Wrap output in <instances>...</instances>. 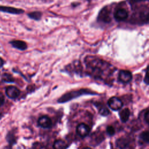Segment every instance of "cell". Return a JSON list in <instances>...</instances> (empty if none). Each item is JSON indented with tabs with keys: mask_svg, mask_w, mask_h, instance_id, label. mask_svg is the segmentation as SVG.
I'll return each mask as SVG.
<instances>
[{
	"mask_svg": "<svg viewBox=\"0 0 149 149\" xmlns=\"http://www.w3.org/2000/svg\"><path fill=\"white\" fill-rule=\"evenodd\" d=\"M5 102V98L3 94L0 91V107H2Z\"/></svg>",
	"mask_w": 149,
	"mask_h": 149,
	"instance_id": "22",
	"label": "cell"
},
{
	"mask_svg": "<svg viewBox=\"0 0 149 149\" xmlns=\"http://www.w3.org/2000/svg\"><path fill=\"white\" fill-rule=\"evenodd\" d=\"M0 12L8 13L12 15H20L24 13V10L20 8H16L12 6L0 5Z\"/></svg>",
	"mask_w": 149,
	"mask_h": 149,
	"instance_id": "8",
	"label": "cell"
},
{
	"mask_svg": "<svg viewBox=\"0 0 149 149\" xmlns=\"http://www.w3.org/2000/svg\"><path fill=\"white\" fill-rule=\"evenodd\" d=\"M109 107L113 111L119 110L123 107V102L120 99L116 97L110 98L108 101Z\"/></svg>",
	"mask_w": 149,
	"mask_h": 149,
	"instance_id": "7",
	"label": "cell"
},
{
	"mask_svg": "<svg viewBox=\"0 0 149 149\" xmlns=\"http://www.w3.org/2000/svg\"><path fill=\"white\" fill-rule=\"evenodd\" d=\"M68 147V145L66 144V143L61 139H58L55 141L53 145L54 149H66Z\"/></svg>",
	"mask_w": 149,
	"mask_h": 149,
	"instance_id": "17",
	"label": "cell"
},
{
	"mask_svg": "<svg viewBox=\"0 0 149 149\" xmlns=\"http://www.w3.org/2000/svg\"><path fill=\"white\" fill-rule=\"evenodd\" d=\"M130 115V110L128 108H125L119 112V117L122 122H126L128 120Z\"/></svg>",
	"mask_w": 149,
	"mask_h": 149,
	"instance_id": "15",
	"label": "cell"
},
{
	"mask_svg": "<svg viewBox=\"0 0 149 149\" xmlns=\"http://www.w3.org/2000/svg\"><path fill=\"white\" fill-rule=\"evenodd\" d=\"M82 149H92V148H90V147H85L83 148Z\"/></svg>",
	"mask_w": 149,
	"mask_h": 149,
	"instance_id": "27",
	"label": "cell"
},
{
	"mask_svg": "<svg viewBox=\"0 0 149 149\" xmlns=\"http://www.w3.org/2000/svg\"><path fill=\"white\" fill-rule=\"evenodd\" d=\"M94 105L98 109V112L102 116H107L109 113V111L107 108V107L103 104L97 102L94 103Z\"/></svg>",
	"mask_w": 149,
	"mask_h": 149,
	"instance_id": "13",
	"label": "cell"
},
{
	"mask_svg": "<svg viewBox=\"0 0 149 149\" xmlns=\"http://www.w3.org/2000/svg\"><path fill=\"white\" fill-rule=\"evenodd\" d=\"M45 1H51V0H45Z\"/></svg>",
	"mask_w": 149,
	"mask_h": 149,
	"instance_id": "28",
	"label": "cell"
},
{
	"mask_svg": "<svg viewBox=\"0 0 149 149\" xmlns=\"http://www.w3.org/2000/svg\"><path fill=\"white\" fill-rule=\"evenodd\" d=\"M144 120H145L146 122L148 124V120H149V111H148V110H147L146 113H144Z\"/></svg>",
	"mask_w": 149,
	"mask_h": 149,
	"instance_id": "24",
	"label": "cell"
},
{
	"mask_svg": "<svg viewBox=\"0 0 149 149\" xmlns=\"http://www.w3.org/2000/svg\"><path fill=\"white\" fill-rule=\"evenodd\" d=\"M6 140L10 146H12L16 142V138L13 131L10 130L8 132L6 136Z\"/></svg>",
	"mask_w": 149,
	"mask_h": 149,
	"instance_id": "16",
	"label": "cell"
},
{
	"mask_svg": "<svg viewBox=\"0 0 149 149\" xmlns=\"http://www.w3.org/2000/svg\"><path fill=\"white\" fill-rule=\"evenodd\" d=\"M29 17L35 20H40L42 17V13L40 11H34L27 14Z\"/></svg>",
	"mask_w": 149,
	"mask_h": 149,
	"instance_id": "18",
	"label": "cell"
},
{
	"mask_svg": "<svg viewBox=\"0 0 149 149\" xmlns=\"http://www.w3.org/2000/svg\"><path fill=\"white\" fill-rule=\"evenodd\" d=\"M90 132V128L89 126L84 123H81L76 127V132L79 136H80L81 137H85L87 136Z\"/></svg>",
	"mask_w": 149,
	"mask_h": 149,
	"instance_id": "9",
	"label": "cell"
},
{
	"mask_svg": "<svg viewBox=\"0 0 149 149\" xmlns=\"http://www.w3.org/2000/svg\"><path fill=\"white\" fill-rule=\"evenodd\" d=\"M38 125L42 128H50L52 126V121L48 116H42L38 119Z\"/></svg>",
	"mask_w": 149,
	"mask_h": 149,
	"instance_id": "11",
	"label": "cell"
},
{
	"mask_svg": "<svg viewBox=\"0 0 149 149\" xmlns=\"http://www.w3.org/2000/svg\"><path fill=\"white\" fill-rule=\"evenodd\" d=\"M130 22L132 24H147L148 22V6H141L133 9Z\"/></svg>",
	"mask_w": 149,
	"mask_h": 149,
	"instance_id": "2",
	"label": "cell"
},
{
	"mask_svg": "<svg viewBox=\"0 0 149 149\" xmlns=\"http://www.w3.org/2000/svg\"><path fill=\"white\" fill-rule=\"evenodd\" d=\"M118 79L122 83H127L130 82L132 79V73L129 70H122L119 73Z\"/></svg>",
	"mask_w": 149,
	"mask_h": 149,
	"instance_id": "10",
	"label": "cell"
},
{
	"mask_svg": "<svg viewBox=\"0 0 149 149\" xmlns=\"http://www.w3.org/2000/svg\"><path fill=\"white\" fill-rule=\"evenodd\" d=\"M4 64H5V61H4V60H3L1 57H0V69L3 67V66L4 65Z\"/></svg>",
	"mask_w": 149,
	"mask_h": 149,
	"instance_id": "26",
	"label": "cell"
},
{
	"mask_svg": "<svg viewBox=\"0 0 149 149\" xmlns=\"http://www.w3.org/2000/svg\"><path fill=\"white\" fill-rule=\"evenodd\" d=\"M148 1V0H128L129 3L132 6H133L134 5H135L136 3H138L139 2H143V1Z\"/></svg>",
	"mask_w": 149,
	"mask_h": 149,
	"instance_id": "23",
	"label": "cell"
},
{
	"mask_svg": "<svg viewBox=\"0 0 149 149\" xmlns=\"http://www.w3.org/2000/svg\"><path fill=\"white\" fill-rule=\"evenodd\" d=\"M87 69L94 78L102 79V76L111 68V65L98 58L91 56L86 57L84 60Z\"/></svg>",
	"mask_w": 149,
	"mask_h": 149,
	"instance_id": "1",
	"label": "cell"
},
{
	"mask_svg": "<svg viewBox=\"0 0 149 149\" xmlns=\"http://www.w3.org/2000/svg\"><path fill=\"white\" fill-rule=\"evenodd\" d=\"M140 139L144 143H148L149 142V133L148 131H144L140 135Z\"/></svg>",
	"mask_w": 149,
	"mask_h": 149,
	"instance_id": "20",
	"label": "cell"
},
{
	"mask_svg": "<svg viewBox=\"0 0 149 149\" xmlns=\"http://www.w3.org/2000/svg\"><path fill=\"white\" fill-rule=\"evenodd\" d=\"M97 94V93L93 92L89 89L81 88L77 90L69 91L64 94L58 100V102L59 103H64L82 95H94Z\"/></svg>",
	"mask_w": 149,
	"mask_h": 149,
	"instance_id": "3",
	"label": "cell"
},
{
	"mask_svg": "<svg viewBox=\"0 0 149 149\" xmlns=\"http://www.w3.org/2000/svg\"><path fill=\"white\" fill-rule=\"evenodd\" d=\"M5 94L9 98L15 100L20 95V91L16 86H9L5 88Z\"/></svg>",
	"mask_w": 149,
	"mask_h": 149,
	"instance_id": "6",
	"label": "cell"
},
{
	"mask_svg": "<svg viewBox=\"0 0 149 149\" xmlns=\"http://www.w3.org/2000/svg\"><path fill=\"white\" fill-rule=\"evenodd\" d=\"M11 45L19 50L24 51L27 48V45L26 42L22 40H12L9 42Z\"/></svg>",
	"mask_w": 149,
	"mask_h": 149,
	"instance_id": "12",
	"label": "cell"
},
{
	"mask_svg": "<svg viewBox=\"0 0 149 149\" xmlns=\"http://www.w3.org/2000/svg\"><path fill=\"white\" fill-rule=\"evenodd\" d=\"M128 16V10L123 8H118L116 9L113 13V17L117 22L125 21L127 19Z\"/></svg>",
	"mask_w": 149,
	"mask_h": 149,
	"instance_id": "5",
	"label": "cell"
},
{
	"mask_svg": "<svg viewBox=\"0 0 149 149\" xmlns=\"http://www.w3.org/2000/svg\"><path fill=\"white\" fill-rule=\"evenodd\" d=\"M147 74H148V73H147V71L146 73V76H145L144 79V81L146 83V84H148V77Z\"/></svg>",
	"mask_w": 149,
	"mask_h": 149,
	"instance_id": "25",
	"label": "cell"
},
{
	"mask_svg": "<svg viewBox=\"0 0 149 149\" xmlns=\"http://www.w3.org/2000/svg\"><path fill=\"white\" fill-rule=\"evenodd\" d=\"M111 10L109 9L108 6H105L102 8L99 12L97 16V22L99 23L106 24L111 22Z\"/></svg>",
	"mask_w": 149,
	"mask_h": 149,
	"instance_id": "4",
	"label": "cell"
},
{
	"mask_svg": "<svg viewBox=\"0 0 149 149\" xmlns=\"http://www.w3.org/2000/svg\"><path fill=\"white\" fill-rule=\"evenodd\" d=\"M2 80L5 83H13L15 79L10 74L5 73L2 75Z\"/></svg>",
	"mask_w": 149,
	"mask_h": 149,
	"instance_id": "19",
	"label": "cell"
},
{
	"mask_svg": "<svg viewBox=\"0 0 149 149\" xmlns=\"http://www.w3.org/2000/svg\"><path fill=\"white\" fill-rule=\"evenodd\" d=\"M115 130L113 126H108L107 127V133L109 136H113L115 134Z\"/></svg>",
	"mask_w": 149,
	"mask_h": 149,
	"instance_id": "21",
	"label": "cell"
},
{
	"mask_svg": "<svg viewBox=\"0 0 149 149\" xmlns=\"http://www.w3.org/2000/svg\"><path fill=\"white\" fill-rule=\"evenodd\" d=\"M129 144V140L125 137H120L116 140V145L120 149H124Z\"/></svg>",
	"mask_w": 149,
	"mask_h": 149,
	"instance_id": "14",
	"label": "cell"
}]
</instances>
